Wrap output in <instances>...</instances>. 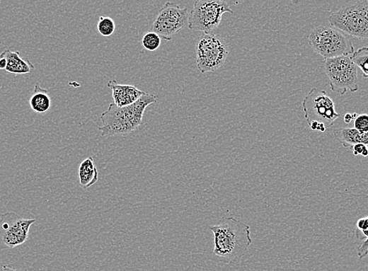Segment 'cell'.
<instances>
[{"label":"cell","mask_w":368,"mask_h":271,"mask_svg":"<svg viewBox=\"0 0 368 271\" xmlns=\"http://www.w3.org/2000/svg\"><path fill=\"white\" fill-rule=\"evenodd\" d=\"M214 236L213 254L227 263L241 260L253 244L250 226L234 217H224L209 226Z\"/></svg>","instance_id":"cell-1"},{"label":"cell","mask_w":368,"mask_h":271,"mask_svg":"<svg viewBox=\"0 0 368 271\" xmlns=\"http://www.w3.org/2000/svg\"><path fill=\"white\" fill-rule=\"evenodd\" d=\"M157 100L153 94L146 93L138 100L126 107L110 104L107 111L100 115L102 137L127 136L141 127L145 110Z\"/></svg>","instance_id":"cell-2"},{"label":"cell","mask_w":368,"mask_h":271,"mask_svg":"<svg viewBox=\"0 0 368 271\" xmlns=\"http://www.w3.org/2000/svg\"><path fill=\"white\" fill-rule=\"evenodd\" d=\"M303 110L309 127L312 131L325 132L333 127L340 117L336 112L335 102L327 92L316 88H313L304 99Z\"/></svg>","instance_id":"cell-3"},{"label":"cell","mask_w":368,"mask_h":271,"mask_svg":"<svg viewBox=\"0 0 368 271\" xmlns=\"http://www.w3.org/2000/svg\"><path fill=\"white\" fill-rule=\"evenodd\" d=\"M330 24L338 30L358 39H368V1L345 5L330 14Z\"/></svg>","instance_id":"cell-4"},{"label":"cell","mask_w":368,"mask_h":271,"mask_svg":"<svg viewBox=\"0 0 368 271\" xmlns=\"http://www.w3.org/2000/svg\"><path fill=\"white\" fill-rule=\"evenodd\" d=\"M308 40L311 48L325 60L340 56H351L355 51L352 41L347 35L330 27L319 26L314 28Z\"/></svg>","instance_id":"cell-5"},{"label":"cell","mask_w":368,"mask_h":271,"mask_svg":"<svg viewBox=\"0 0 368 271\" xmlns=\"http://www.w3.org/2000/svg\"><path fill=\"white\" fill-rule=\"evenodd\" d=\"M226 13L234 11L224 0H195L193 10L189 13L188 28L205 35L212 34Z\"/></svg>","instance_id":"cell-6"},{"label":"cell","mask_w":368,"mask_h":271,"mask_svg":"<svg viewBox=\"0 0 368 271\" xmlns=\"http://www.w3.org/2000/svg\"><path fill=\"white\" fill-rule=\"evenodd\" d=\"M325 71L330 90L340 95L359 90L357 65L350 56H340L325 60Z\"/></svg>","instance_id":"cell-7"},{"label":"cell","mask_w":368,"mask_h":271,"mask_svg":"<svg viewBox=\"0 0 368 271\" xmlns=\"http://www.w3.org/2000/svg\"><path fill=\"white\" fill-rule=\"evenodd\" d=\"M196 63L197 69L202 74L215 72L224 64L229 48L219 35H204L196 43Z\"/></svg>","instance_id":"cell-8"},{"label":"cell","mask_w":368,"mask_h":271,"mask_svg":"<svg viewBox=\"0 0 368 271\" xmlns=\"http://www.w3.org/2000/svg\"><path fill=\"white\" fill-rule=\"evenodd\" d=\"M189 13L188 7L181 8L178 4L167 2L153 22L151 32L157 33L161 39L171 41L175 35L188 25Z\"/></svg>","instance_id":"cell-9"},{"label":"cell","mask_w":368,"mask_h":271,"mask_svg":"<svg viewBox=\"0 0 368 271\" xmlns=\"http://www.w3.org/2000/svg\"><path fill=\"white\" fill-rule=\"evenodd\" d=\"M35 222L34 219L22 218L13 212L0 217V250L24 244Z\"/></svg>","instance_id":"cell-10"},{"label":"cell","mask_w":368,"mask_h":271,"mask_svg":"<svg viewBox=\"0 0 368 271\" xmlns=\"http://www.w3.org/2000/svg\"><path fill=\"white\" fill-rule=\"evenodd\" d=\"M108 86L113 91L114 104L117 107H126L141 98L146 93L139 91L134 86L117 83L115 80H110Z\"/></svg>","instance_id":"cell-11"},{"label":"cell","mask_w":368,"mask_h":271,"mask_svg":"<svg viewBox=\"0 0 368 271\" xmlns=\"http://www.w3.org/2000/svg\"><path fill=\"white\" fill-rule=\"evenodd\" d=\"M1 54L6 58V71L11 73V74H28L35 69L34 64L28 58L21 57L19 51L6 49Z\"/></svg>","instance_id":"cell-12"},{"label":"cell","mask_w":368,"mask_h":271,"mask_svg":"<svg viewBox=\"0 0 368 271\" xmlns=\"http://www.w3.org/2000/svg\"><path fill=\"white\" fill-rule=\"evenodd\" d=\"M333 135L344 148L350 150L357 144L368 146V132H360L355 128L343 127L334 129Z\"/></svg>","instance_id":"cell-13"},{"label":"cell","mask_w":368,"mask_h":271,"mask_svg":"<svg viewBox=\"0 0 368 271\" xmlns=\"http://www.w3.org/2000/svg\"><path fill=\"white\" fill-rule=\"evenodd\" d=\"M99 173L92 156L86 158L79 165V185L84 190L90 188L98 182Z\"/></svg>","instance_id":"cell-14"},{"label":"cell","mask_w":368,"mask_h":271,"mask_svg":"<svg viewBox=\"0 0 368 271\" xmlns=\"http://www.w3.org/2000/svg\"><path fill=\"white\" fill-rule=\"evenodd\" d=\"M29 105L33 112L39 114L47 113L51 107L48 91L43 89L38 83L35 84L33 93L29 99Z\"/></svg>","instance_id":"cell-15"},{"label":"cell","mask_w":368,"mask_h":271,"mask_svg":"<svg viewBox=\"0 0 368 271\" xmlns=\"http://www.w3.org/2000/svg\"><path fill=\"white\" fill-rule=\"evenodd\" d=\"M350 58L357 67L362 70L363 77L368 79V47H364L355 51Z\"/></svg>","instance_id":"cell-16"},{"label":"cell","mask_w":368,"mask_h":271,"mask_svg":"<svg viewBox=\"0 0 368 271\" xmlns=\"http://www.w3.org/2000/svg\"><path fill=\"white\" fill-rule=\"evenodd\" d=\"M98 31L105 38H109L115 32V23L112 18L100 16L98 22Z\"/></svg>","instance_id":"cell-17"},{"label":"cell","mask_w":368,"mask_h":271,"mask_svg":"<svg viewBox=\"0 0 368 271\" xmlns=\"http://www.w3.org/2000/svg\"><path fill=\"white\" fill-rule=\"evenodd\" d=\"M142 45L146 50H156L161 46V38L156 33H147L144 35L142 39Z\"/></svg>","instance_id":"cell-18"},{"label":"cell","mask_w":368,"mask_h":271,"mask_svg":"<svg viewBox=\"0 0 368 271\" xmlns=\"http://www.w3.org/2000/svg\"><path fill=\"white\" fill-rule=\"evenodd\" d=\"M353 128L360 132H368V115H357L355 120H353Z\"/></svg>","instance_id":"cell-19"},{"label":"cell","mask_w":368,"mask_h":271,"mask_svg":"<svg viewBox=\"0 0 368 271\" xmlns=\"http://www.w3.org/2000/svg\"><path fill=\"white\" fill-rule=\"evenodd\" d=\"M352 151L353 155L362 156L363 157L368 156V148L367 146L363 144H357L352 146L351 149Z\"/></svg>","instance_id":"cell-20"},{"label":"cell","mask_w":368,"mask_h":271,"mask_svg":"<svg viewBox=\"0 0 368 271\" xmlns=\"http://www.w3.org/2000/svg\"><path fill=\"white\" fill-rule=\"evenodd\" d=\"M357 116V113H353V114L347 113V114H345V116H344V122L345 123L349 124L352 121L355 120Z\"/></svg>","instance_id":"cell-21"},{"label":"cell","mask_w":368,"mask_h":271,"mask_svg":"<svg viewBox=\"0 0 368 271\" xmlns=\"http://www.w3.org/2000/svg\"><path fill=\"white\" fill-rule=\"evenodd\" d=\"M6 58L2 54H0V70H6Z\"/></svg>","instance_id":"cell-22"},{"label":"cell","mask_w":368,"mask_h":271,"mask_svg":"<svg viewBox=\"0 0 368 271\" xmlns=\"http://www.w3.org/2000/svg\"><path fill=\"white\" fill-rule=\"evenodd\" d=\"M0 271H19L16 269L11 267V266L3 265L0 266Z\"/></svg>","instance_id":"cell-23"}]
</instances>
